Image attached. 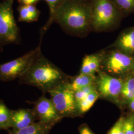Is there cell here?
<instances>
[{
	"instance_id": "cell-1",
	"label": "cell",
	"mask_w": 134,
	"mask_h": 134,
	"mask_svg": "<svg viewBox=\"0 0 134 134\" xmlns=\"http://www.w3.org/2000/svg\"><path fill=\"white\" fill-rule=\"evenodd\" d=\"M53 23L69 35L86 37L92 31L90 0H66L55 13Z\"/></svg>"
},
{
	"instance_id": "cell-2",
	"label": "cell",
	"mask_w": 134,
	"mask_h": 134,
	"mask_svg": "<svg viewBox=\"0 0 134 134\" xmlns=\"http://www.w3.org/2000/svg\"><path fill=\"white\" fill-rule=\"evenodd\" d=\"M71 78L45 57L40 49L27 71L19 79V83L35 86L45 93L70 81Z\"/></svg>"
},
{
	"instance_id": "cell-3",
	"label": "cell",
	"mask_w": 134,
	"mask_h": 134,
	"mask_svg": "<svg viewBox=\"0 0 134 134\" xmlns=\"http://www.w3.org/2000/svg\"><path fill=\"white\" fill-rule=\"evenodd\" d=\"M92 31H113L120 25L123 16L111 0H90Z\"/></svg>"
},
{
	"instance_id": "cell-4",
	"label": "cell",
	"mask_w": 134,
	"mask_h": 134,
	"mask_svg": "<svg viewBox=\"0 0 134 134\" xmlns=\"http://www.w3.org/2000/svg\"><path fill=\"white\" fill-rule=\"evenodd\" d=\"M100 57V70L113 77L125 79L132 72L134 56L114 48L98 51Z\"/></svg>"
},
{
	"instance_id": "cell-5",
	"label": "cell",
	"mask_w": 134,
	"mask_h": 134,
	"mask_svg": "<svg viewBox=\"0 0 134 134\" xmlns=\"http://www.w3.org/2000/svg\"><path fill=\"white\" fill-rule=\"evenodd\" d=\"M14 0L0 3V49L9 44L20 42L19 29L14 19L13 10Z\"/></svg>"
},
{
	"instance_id": "cell-6",
	"label": "cell",
	"mask_w": 134,
	"mask_h": 134,
	"mask_svg": "<svg viewBox=\"0 0 134 134\" xmlns=\"http://www.w3.org/2000/svg\"><path fill=\"white\" fill-rule=\"evenodd\" d=\"M68 82L60 85L48 92L58 114L62 119L80 114L75 98L74 91L68 86Z\"/></svg>"
},
{
	"instance_id": "cell-7",
	"label": "cell",
	"mask_w": 134,
	"mask_h": 134,
	"mask_svg": "<svg viewBox=\"0 0 134 134\" xmlns=\"http://www.w3.org/2000/svg\"><path fill=\"white\" fill-rule=\"evenodd\" d=\"M42 39L38 46L21 57L3 64H0V81H10L19 79L27 71L39 50L41 49Z\"/></svg>"
},
{
	"instance_id": "cell-8",
	"label": "cell",
	"mask_w": 134,
	"mask_h": 134,
	"mask_svg": "<svg viewBox=\"0 0 134 134\" xmlns=\"http://www.w3.org/2000/svg\"><path fill=\"white\" fill-rule=\"evenodd\" d=\"M96 75L95 85L99 97L113 102H119L124 79L110 76L100 70Z\"/></svg>"
},
{
	"instance_id": "cell-9",
	"label": "cell",
	"mask_w": 134,
	"mask_h": 134,
	"mask_svg": "<svg viewBox=\"0 0 134 134\" xmlns=\"http://www.w3.org/2000/svg\"><path fill=\"white\" fill-rule=\"evenodd\" d=\"M33 103L34 110L39 121L54 126L62 119L51 99L44 95Z\"/></svg>"
},
{
	"instance_id": "cell-10",
	"label": "cell",
	"mask_w": 134,
	"mask_h": 134,
	"mask_svg": "<svg viewBox=\"0 0 134 134\" xmlns=\"http://www.w3.org/2000/svg\"><path fill=\"white\" fill-rule=\"evenodd\" d=\"M38 120L34 108H20L12 110L10 128L19 130L25 128Z\"/></svg>"
},
{
	"instance_id": "cell-11",
	"label": "cell",
	"mask_w": 134,
	"mask_h": 134,
	"mask_svg": "<svg viewBox=\"0 0 134 134\" xmlns=\"http://www.w3.org/2000/svg\"><path fill=\"white\" fill-rule=\"evenodd\" d=\"M107 47L116 48L127 54L134 56V26L123 30L115 42Z\"/></svg>"
},
{
	"instance_id": "cell-12",
	"label": "cell",
	"mask_w": 134,
	"mask_h": 134,
	"mask_svg": "<svg viewBox=\"0 0 134 134\" xmlns=\"http://www.w3.org/2000/svg\"><path fill=\"white\" fill-rule=\"evenodd\" d=\"M100 57L99 52L86 55L82 59L80 73L96 75L100 70Z\"/></svg>"
},
{
	"instance_id": "cell-13",
	"label": "cell",
	"mask_w": 134,
	"mask_h": 134,
	"mask_svg": "<svg viewBox=\"0 0 134 134\" xmlns=\"http://www.w3.org/2000/svg\"><path fill=\"white\" fill-rule=\"evenodd\" d=\"M54 125L44 123L39 121L32 124L19 130L12 129L9 134H49Z\"/></svg>"
},
{
	"instance_id": "cell-14",
	"label": "cell",
	"mask_w": 134,
	"mask_h": 134,
	"mask_svg": "<svg viewBox=\"0 0 134 134\" xmlns=\"http://www.w3.org/2000/svg\"><path fill=\"white\" fill-rule=\"evenodd\" d=\"M96 77V74L87 75L80 73L76 76L71 78L68 82V86L75 92L85 87L94 84Z\"/></svg>"
},
{
	"instance_id": "cell-15",
	"label": "cell",
	"mask_w": 134,
	"mask_h": 134,
	"mask_svg": "<svg viewBox=\"0 0 134 134\" xmlns=\"http://www.w3.org/2000/svg\"><path fill=\"white\" fill-rule=\"evenodd\" d=\"M19 13V21L32 23L38 20L40 12L35 5H20L18 8Z\"/></svg>"
},
{
	"instance_id": "cell-16",
	"label": "cell",
	"mask_w": 134,
	"mask_h": 134,
	"mask_svg": "<svg viewBox=\"0 0 134 134\" xmlns=\"http://www.w3.org/2000/svg\"><path fill=\"white\" fill-rule=\"evenodd\" d=\"M47 3L49 10H50V16L46 24L40 30V37L42 38L43 35L47 31L50 27L51 24H53V19L58 9L61 6V5L66 0H45Z\"/></svg>"
},
{
	"instance_id": "cell-17",
	"label": "cell",
	"mask_w": 134,
	"mask_h": 134,
	"mask_svg": "<svg viewBox=\"0 0 134 134\" xmlns=\"http://www.w3.org/2000/svg\"><path fill=\"white\" fill-rule=\"evenodd\" d=\"M134 97V76L130 75L124 79L120 98L128 102Z\"/></svg>"
},
{
	"instance_id": "cell-18",
	"label": "cell",
	"mask_w": 134,
	"mask_h": 134,
	"mask_svg": "<svg viewBox=\"0 0 134 134\" xmlns=\"http://www.w3.org/2000/svg\"><path fill=\"white\" fill-rule=\"evenodd\" d=\"M98 98H99V95L96 90L92 91L85 98L80 102L77 104L80 114L85 113L90 110Z\"/></svg>"
},
{
	"instance_id": "cell-19",
	"label": "cell",
	"mask_w": 134,
	"mask_h": 134,
	"mask_svg": "<svg viewBox=\"0 0 134 134\" xmlns=\"http://www.w3.org/2000/svg\"><path fill=\"white\" fill-rule=\"evenodd\" d=\"M12 110L5 104L4 101L0 100V130H8L10 128Z\"/></svg>"
},
{
	"instance_id": "cell-20",
	"label": "cell",
	"mask_w": 134,
	"mask_h": 134,
	"mask_svg": "<svg viewBox=\"0 0 134 134\" xmlns=\"http://www.w3.org/2000/svg\"><path fill=\"white\" fill-rule=\"evenodd\" d=\"M123 15H125L134 13V0H111Z\"/></svg>"
},
{
	"instance_id": "cell-21",
	"label": "cell",
	"mask_w": 134,
	"mask_h": 134,
	"mask_svg": "<svg viewBox=\"0 0 134 134\" xmlns=\"http://www.w3.org/2000/svg\"><path fill=\"white\" fill-rule=\"evenodd\" d=\"M96 90L95 83L90 85L89 86L85 87L81 89L74 92V96L75 100L77 104L85 98L92 91Z\"/></svg>"
},
{
	"instance_id": "cell-22",
	"label": "cell",
	"mask_w": 134,
	"mask_h": 134,
	"mask_svg": "<svg viewBox=\"0 0 134 134\" xmlns=\"http://www.w3.org/2000/svg\"><path fill=\"white\" fill-rule=\"evenodd\" d=\"M124 117H120L110 129L107 134H125L123 124Z\"/></svg>"
},
{
	"instance_id": "cell-23",
	"label": "cell",
	"mask_w": 134,
	"mask_h": 134,
	"mask_svg": "<svg viewBox=\"0 0 134 134\" xmlns=\"http://www.w3.org/2000/svg\"><path fill=\"white\" fill-rule=\"evenodd\" d=\"M123 129L125 134H134V115L125 118Z\"/></svg>"
},
{
	"instance_id": "cell-24",
	"label": "cell",
	"mask_w": 134,
	"mask_h": 134,
	"mask_svg": "<svg viewBox=\"0 0 134 134\" xmlns=\"http://www.w3.org/2000/svg\"><path fill=\"white\" fill-rule=\"evenodd\" d=\"M80 134H95L86 124L81 125L79 128Z\"/></svg>"
},
{
	"instance_id": "cell-25",
	"label": "cell",
	"mask_w": 134,
	"mask_h": 134,
	"mask_svg": "<svg viewBox=\"0 0 134 134\" xmlns=\"http://www.w3.org/2000/svg\"><path fill=\"white\" fill-rule=\"evenodd\" d=\"M41 0H18V2L21 5H35Z\"/></svg>"
},
{
	"instance_id": "cell-26",
	"label": "cell",
	"mask_w": 134,
	"mask_h": 134,
	"mask_svg": "<svg viewBox=\"0 0 134 134\" xmlns=\"http://www.w3.org/2000/svg\"><path fill=\"white\" fill-rule=\"evenodd\" d=\"M128 103L130 109L131 111H134V97L128 101Z\"/></svg>"
},
{
	"instance_id": "cell-27",
	"label": "cell",
	"mask_w": 134,
	"mask_h": 134,
	"mask_svg": "<svg viewBox=\"0 0 134 134\" xmlns=\"http://www.w3.org/2000/svg\"><path fill=\"white\" fill-rule=\"evenodd\" d=\"M132 72L134 74V64L133 67V69H132Z\"/></svg>"
},
{
	"instance_id": "cell-28",
	"label": "cell",
	"mask_w": 134,
	"mask_h": 134,
	"mask_svg": "<svg viewBox=\"0 0 134 134\" xmlns=\"http://www.w3.org/2000/svg\"></svg>"
},
{
	"instance_id": "cell-29",
	"label": "cell",
	"mask_w": 134,
	"mask_h": 134,
	"mask_svg": "<svg viewBox=\"0 0 134 134\" xmlns=\"http://www.w3.org/2000/svg\"><path fill=\"white\" fill-rule=\"evenodd\" d=\"M4 1H5V0H4Z\"/></svg>"
}]
</instances>
